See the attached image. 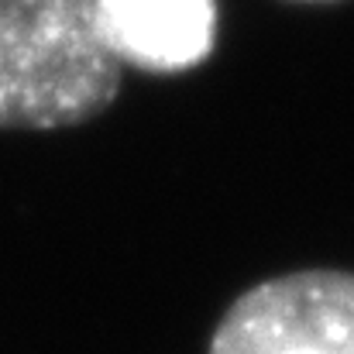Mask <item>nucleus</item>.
Here are the masks:
<instances>
[{
	"instance_id": "nucleus-1",
	"label": "nucleus",
	"mask_w": 354,
	"mask_h": 354,
	"mask_svg": "<svg viewBox=\"0 0 354 354\" xmlns=\"http://www.w3.org/2000/svg\"><path fill=\"white\" fill-rule=\"evenodd\" d=\"M93 0H0V127H69L118 97Z\"/></svg>"
},
{
	"instance_id": "nucleus-2",
	"label": "nucleus",
	"mask_w": 354,
	"mask_h": 354,
	"mask_svg": "<svg viewBox=\"0 0 354 354\" xmlns=\"http://www.w3.org/2000/svg\"><path fill=\"white\" fill-rule=\"evenodd\" d=\"M210 354H354V275L292 272L237 296Z\"/></svg>"
},
{
	"instance_id": "nucleus-3",
	"label": "nucleus",
	"mask_w": 354,
	"mask_h": 354,
	"mask_svg": "<svg viewBox=\"0 0 354 354\" xmlns=\"http://www.w3.org/2000/svg\"><path fill=\"white\" fill-rule=\"evenodd\" d=\"M93 7L120 66L176 73L214 48V0H93Z\"/></svg>"
}]
</instances>
